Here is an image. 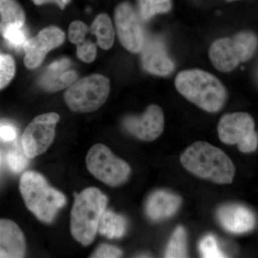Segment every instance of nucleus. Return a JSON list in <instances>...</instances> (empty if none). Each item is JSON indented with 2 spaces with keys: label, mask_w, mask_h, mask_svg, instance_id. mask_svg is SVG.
I'll list each match as a JSON object with an SVG mask.
<instances>
[{
  "label": "nucleus",
  "mask_w": 258,
  "mask_h": 258,
  "mask_svg": "<svg viewBox=\"0 0 258 258\" xmlns=\"http://www.w3.org/2000/svg\"><path fill=\"white\" fill-rule=\"evenodd\" d=\"M86 166L96 179L110 186L123 184L131 174L128 163L115 157L109 148L102 144H95L88 151Z\"/></svg>",
  "instance_id": "nucleus-7"
},
{
  "label": "nucleus",
  "mask_w": 258,
  "mask_h": 258,
  "mask_svg": "<svg viewBox=\"0 0 258 258\" xmlns=\"http://www.w3.org/2000/svg\"><path fill=\"white\" fill-rule=\"evenodd\" d=\"M7 160L10 169L15 172H20L28 166V159L18 152H10L7 157Z\"/></svg>",
  "instance_id": "nucleus-29"
},
{
  "label": "nucleus",
  "mask_w": 258,
  "mask_h": 258,
  "mask_svg": "<svg viewBox=\"0 0 258 258\" xmlns=\"http://www.w3.org/2000/svg\"><path fill=\"white\" fill-rule=\"evenodd\" d=\"M219 138L228 145L237 144L241 152H254L258 145V133L254 130L252 115L244 112L227 113L217 126Z\"/></svg>",
  "instance_id": "nucleus-8"
},
{
  "label": "nucleus",
  "mask_w": 258,
  "mask_h": 258,
  "mask_svg": "<svg viewBox=\"0 0 258 258\" xmlns=\"http://www.w3.org/2000/svg\"><path fill=\"white\" fill-rule=\"evenodd\" d=\"M64 32L57 27L43 29L36 36L29 39L23 50L25 51V66L35 69L41 64L47 52L63 43Z\"/></svg>",
  "instance_id": "nucleus-12"
},
{
  "label": "nucleus",
  "mask_w": 258,
  "mask_h": 258,
  "mask_svg": "<svg viewBox=\"0 0 258 258\" xmlns=\"http://www.w3.org/2000/svg\"><path fill=\"white\" fill-rule=\"evenodd\" d=\"M97 49L96 44L85 40L77 45V55L80 60L85 62H91L96 59Z\"/></svg>",
  "instance_id": "nucleus-27"
},
{
  "label": "nucleus",
  "mask_w": 258,
  "mask_h": 258,
  "mask_svg": "<svg viewBox=\"0 0 258 258\" xmlns=\"http://www.w3.org/2000/svg\"><path fill=\"white\" fill-rule=\"evenodd\" d=\"M60 120L56 113L35 117L25 128L22 137L24 154L29 159L41 155L50 147L55 136V126Z\"/></svg>",
  "instance_id": "nucleus-9"
},
{
  "label": "nucleus",
  "mask_w": 258,
  "mask_h": 258,
  "mask_svg": "<svg viewBox=\"0 0 258 258\" xmlns=\"http://www.w3.org/2000/svg\"><path fill=\"white\" fill-rule=\"evenodd\" d=\"M139 15L144 21L159 14L169 13L172 8V0H137Z\"/></svg>",
  "instance_id": "nucleus-21"
},
{
  "label": "nucleus",
  "mask_w": 258,
  "mask_h": 258,
  "mask_svg": "<svg viewBox=\"0 0 258 258\" xmlns=\"http://www.w3.org/2000/svg\"><path fill=\"white\" fill-rule=\"evenodd\" d=\"M76 198L71 213V231L75 240L83 246L92 243L108 198L96 187L83 189Z\"/></svg>",
  "instance_id": "nucleus-3"
},
{
  "label": "nucleus",
  "mask_w": 258,
  "mask_h": 258,
  "mask_svg": "<svg viewBox=\"0 0 258 258\" xmlns=\"http://www.w3.org/2000/svg\"><path fill=\"white\" fill-rule=\"evenodd\" d=\"M20 190L28 210L45 223L53 221L57 212L66 204L63 194L50 186L36 171L24 173L20 178Z\"/></svg>",
  "instance_id": "nucleus-4"
},
{
  "label": "nucleus",
  "mask_w": 258,
  "mask_h": 258,
  "mask_svg": "<svg viewBox=\"0 0 258 258\" xmlns=\"http://www.w3.org/2000/svg\"><path fill=\"white\" fill-rule=\"evenodd\" d=\"M123 252L118 247L110 244H102L91 254L90 257L118 258L121 257Z\"/></svg>",
  "instance_id": "nucleus-28"
},
{
  "label": "nucleus",
  "mask_w": 258,
  "mask_h": 258,
  "mask_svg": "<svg viewBox=\"0 0 258 258\" xmlns=\"http://www.w3.org/2000/svg\"><path fill=\"white\" fill-rule=\"evenodd\" d=\"M200 249L203 257H226L221 249L219 248L217 241L214 236L208 235L204 237L200 243Z\"/></svg>",
  "instance_id": "nucleus-25"
},
{
  "label": "nucleus",
  "mask_w": 258,
  "mask_h": 258,
  "mask_svg": "<svg viewBox=\"0 0 258 258\" xmlns=\"http://www.w3.org/2000/svg\"><path fill=\"white\" fill-rule=\"evenodd\" d=\"M89 32L87 25L81 21H74L69 27V38L72 43L79 45L86 40V36Z\"/></svg>",
  "instance_id": "nucleus-26"
},
{
  "label": "nucleus",
  "mask_w": 258,
  "mask_h": 258,
  "mask_svg": "<svg viewBox=\"0 0 258 258\" xmlns=\"http://www.w3.org/2000/svg\"><path fill=\"white\" fill-rule=\"evenodd\" d=\"M186 170L203 179L217 184H230L235 168L223 151L205 142H197L189 146L180 157Z\"/></svg>",
  "instance_id": "nucleus-1"
},
{
  "label": "nucleus",
  "mask_w": 258,
  "mask_h": 258,
  "mask_svg": "<svg viewBox=\"0 0 258 258\" xmlns=\"http://www.w3.org/2000/svg\"><path fill=\"white\" fill-rule=\"evenodd\" d=\"M32 1L36 5H41L46 3H55L58 5L60 9L63 10L71 0H32Z\"/></svg>",
  "instance_id": "nucleus-31"
},
{
  "label": "nucleus",
  "mask_w": 258,
  "mask_h": 258,
  "mask_svg": "<svg viewBox=\"0 0 258 258\" xmlns=\"http://www.w3.org/2000/svg\"><path fill=\"white\" fill-rule=\"evenodd\" d=\"M0 32L10 27L23 28L25 15L16 0H0Z\"/></svg>",
  "instance_id": "nucleus-18"
},
{
  "label": "nucleus",
  "mask_w": 258,
  "mask_h": 258,
  "mask_svg": "<svg viewBox=\"0 0 258 258\" xmlns=\"http://www.w3.org/2000/svg\"><path fill=\"white\" fill-rule=\"evenodd\" d=\"M126 230V222L124 217L111 210H105L102 215L98 230L101 235L108 238H120Z\"/></svg>",
  "instance_id": "nucleus-20"
},
{
  "label": "nucleus",
  "mask_w": 258,
  "mask_h": 258,
  "mask_svg": "<svg viewBox=\"0 0 258 258\" xmlns=\"http://www.w3.org/2000/svg\"><path fill=\"white\" fill-rule=\"evenodd\" d=\"M0 34L4 37L7 43L10 47L15 49H23L25 43L29 40L27 36L26 30L24 29V27H10L2 30Z\"/></svg>",
  "instance_id": "nucleus-23"
},
{
  "label": "nucleus",
  "mask_w": 258,
  "mask_h": 258,
  "mask_svg": "<svg viewBox=\"0 0 258 258\" xmlns=\"http://www.w3.org/2000/svg\"><path fill=\"white\" fill-rule=\"evenodd\" d=\"M165 257L179 258L187 257L186 249V234L184 227H176L173 232L170 240L168 243L165 252Z\"/></svg>",
  "instance_id": "nucleus-22"
},
{
  "label": "nucleus",
  "mask_w": 258,
  "mask_h": 258,
  "mask_svg": "<svg viewBox=\"0 0 258 258\" xmlns=\"http://www.w3.org/2000/svg\"><path fill=\"white\" fill-rule=\"evenodd\" d=\"M257 46L258 38L253 32H240L232 37L214 41L209 50V57L215 69L222 73H229L241 62L250 60Z\"/></svg>",
  "instance_id": "nucleus-5"
},
{
  "label": "nucleus",
  "mask_w": 258,
  "mask_h": 258,
  "mask_svg": "<svg viewBox=\"0 0 258 258\" xmlns=\"http://www.w3.org/2000/svg\"><path fill=\"white\" fill-rule=\"evenodd\" d=\"M26 253L23 231L12 220L0 219V258H21Z\"/></svg>",
  "instance_id": "nucleus-15"
},
{
  "label": "nucleus",
  "mask_w": 258,
  "mask_h": 258,
  "mask_svg": "<svg viewBox=\"0 0 258 258\" xmlns=\"http://www.w3.org/2000/svg\"><path fill=\"white\" fill-rule=\"evenodd\" d=\"M139 18L128 3H121L115 8L114 20L118 39L127 50L134 53L141 52L145 42Z\"/></svg>",
  "instance_id": "nucleus-10"
},
{
  "label": "nucleus",
  "mask_w": 258,
  "mask_h": 258,
  "mask_svg": "<svg viewBox=\"0 0 258 258\" xmlns=\"http://www.w3.org/2000/svg\"><path fill=\"white\" fill-rule=\"evenodd\" d=\"M217 217L222 227L232 233L249 232L253 229L255 223L252 212L242 205L222 206L217 212Z\"/></svg>",
  "instance_id": "nucleus-16"
},
{
  "label": "nucleus",
  "mask_w": 258,
  "mask_h": 258,
  "mask_svg": "<svg viewBox=\"0 0 258 258\" xmlns=\"http://www.w3.org/2000/svg\"><path fill=\"white\" fill-rule=\"evenodd\" d=\"M15 74V62L13 57L0 52V90L9 84Z\"/></svg>",
  "instance_id": "nucleus-24"
},
{
  "label": "nucleus",
  "mask_w": 258,
  "mask_h": 258,
  "mask_svg": "<svg viewBox=\"0 0 258 258\" xmlns=\"http://www.w3.org/2000/svg\"><path fill=\"white\" fill-rule=\"evenodd\" d=\"M164 114L161 107L150 105L143 114L128 115L123 120V126L136 138L152 142L162 134L164 128Z\"/></svg>",
  "instance_id": "nucleus-11"
},
{
  "label": "nucleus",
  "mask_w": 258,
  "mask_h": 258,
  "mask_svg": "<svg viewBox=\"0 0 258 258\" xmlns=\"http://www.w3.org/2000/svg\"><path fill=\"white\" fill-rule=\"evenodd\" d=\"M141 52L143 67L149 74L167 76L174 71V62L168 55L164 43L159 39L145 41Z\"/></svg>",
  "instance_id": "nucleus-13"
},
{
  "label": "nucleus",
  "mask_w": 258,
  "mask_h": 258,
  "mask_svg": "<svg viewBox=\"0 0 258 258\" xmlns=\"http://www.w3.org/2000/svg\"><path fill=\"white\" fill-rule=\"evenodd\" d=\"M91 32L96 35L98 45L103 50H109L114 43L115 32L108 15L102 13L96 17L91 25Z\"/></svg>",
  "instance_id": "nucleus-19"
},
{
  "label": "nucleus",
  "mask_w": 258,
  "mask_h": 258,
  "mask_svg": "<svg viewBox=\"0 0 258 258\" xmlns=\"http://www.w3.org/2000/svg\"><path fill=\"white\" fill-rule=\"evenodd\" d=\"M178 92L204 111L216 113L223 108L227 91L216 76L201 69L186 70L175 79Z\"/></svg>",
  "instance_id": "nucleus-2"
},
{
  "label": "nucleus",
  "mask_w": 258,
  "mask_h": 258,
  "mask_svg": "<svg viewBox=\"0 0 258 258\" xmlns=\"http://www.w3.org/2000/svg\"><path fill=\"white\" fill-rule=\"evenodd\" d=\"M71 62L69 58L54 61L40 76L39 84L45 91L56 92L69 87L78 79L77 73L70 70Z\"/></svg>",
  "instance_id": "nucleus-14"
},
{
  "label": "nucleus",
  "mask_w": 258,
  "mask_h": 258,
  "mask_svg": "<svg viewBox=\"0 0 258 258\" xmlns=\"http://www.w3.org/2000/svg\"><path fill=\"white\" fill-rule=\"evenodd\" d=\"M109 93V80L95 74L73 83L64 94V100L72 111L89 113L103 106Z\"/></svg>",
  "instance_id": "nucleus-6"
},
{
  "label": "nucleus",
  "mask_w": 258,
  "mask_h": 258,
  "mask_svg": "<svg viewBox=\"0 0 258 258\" xmlns=\"http://www.w3.org/2000/svg\"><path fill=\"white\" fill-rule=\"evenodd\" d=\"M18 130L14 125L10 122L2 120L0 121V139L3 142H10L16 139Z\"/></svg>",
  "instance_id": "nucleus-30"
},
{
  "label": "nucleus",
  "mask_w": 258,
  "mask_h": 258,
  "mask_svg": "<svg viewBox=\"0 0 258 258\" xmlns=\"http://www.w3.org/2000/svg\"><path fill=\"white\" fill-rule=\"evenodd\" d=\"M228 1H233V0H228Z\"/></svg>",
  "instance_id": "nucleus-32"
},
{
  "label": "nucleus",
  "mask_w": 258,
  "mask_h": 258,
  "mask_svg": "<svg viewBox=\"0 0 258 258\" xmlns=\"http://www.w3.org/2000/svg\"><path fill=\"white\" fill-rule=\"evenodd\" d=\"M181 203V199L169 191L160 190L151 195L146 205L147 216L154 221H159L172 216Z\"/></svg>",
  "instance_id": "nucleus-17"
}]
</instances>
